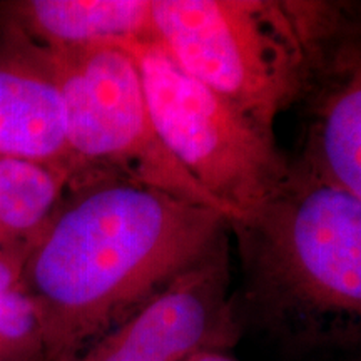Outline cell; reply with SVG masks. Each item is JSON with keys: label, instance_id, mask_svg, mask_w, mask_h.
Instances as JSON below:
<instances>
[{"label": "cell", "instance_id": "2", "mask_svg": "<svg viewBox=\"0 0 361 361\" xmlns=\"http://www.w3.org/2000/svg\"><path fill=\"white\" fill-rule=\"evenodd\" d=\"M233 231L255 323L296 350L361 343V197L296 162Z\"/></svg>", "mask_w": 361, "mask_h": 361}, {"label": "cell", "instance_id": "11", "mask_svg": "<svg viewBox=\"0 0 361 361\" xmlns=\"http://www.w3.org/2000/svg\"><path fill=\"white\" fill-rule=\"evenodd\" d=\"M24 252L0 247V361H45L40 323L24 283Z\"/></svg>", "mask_w": 361, "mask_h": 361}, {"label": "cell", "instance_id": "5", "mask_svg": "<svg viewBox=\"0 0 361 361\" xmlns=\"http://www.w3.org/2000/svg\"><path fill=\"white\" fill-rule=\"evenodd\" d=\"M116 45L134 59L149 116L171 154L221 206L229 228L250 219L290 174L276 141L189 75L157 40Z\"/></svg>", "mask_w": 361, "mask_h": 361}, {"label": "cell", "instance_id": "10", "mask_svg": "<svg viewBox=\"0 0 361 361\" xmlns=\"http://www.w3.org/2000/svg\"><path fill=\"white\" fill-rule=\"evenodd\" d=\"M74 176L32 159H0V247L25 252L66 197Z\"/></svg>", "mask_w": 361, "mask_h": 361}, {"label": "cell", "instance_id": "3", "mask_svg": "<svg viewBox=\"0 0 361 361\" xmlns=\"http://www.w3.org/2000/svg\"><path fill=\"white\" fill-rule=\"evenodd\" d=\"M157 42L178 64L274 139L305 101L353 17L324 0H151Z\"/></svg>", "mask_w": 361, "mask_h": 361}, {"label": "cell", "instance_id": "8", "mask_svg": "<svg viewBox=\"0 0 361 361\" xmlns=\"http://www.w3.org/2000/svg\"><path fill=\"white\" fill-rule=\"evenodd\" d=\"M12 157L69 169L72 186L79 179L56 85L32 57L0 35V159Z\"/></svg>", "mask_w": 361, "mask_h": 361}, {"label": "cell", "instance_id": "4", "mask_svg": "<svg viewBox=\"0 0 361 361\" xmlns=\"http://www.w3.org/2000/svg\"><path fill=\"white\" fill-rule=\"evenodd\" d=\"M0 35L32 57L56 85L67 144L79 171L75 184L116 176L204 206L224 218L218 202L157 135L141 75L128 51L116 44L44 49L16 35Z\"/></svg>", "mask_w": 361, "mask_h": 361}, {"label": "cell", "instance_id": "9", "mask_svg": "<svg viewBox=\"0 0 361 361\" xmlns=\"http://www.w3.org/2000/svg\"><path fill=\"white\" fill-rule=\"evenodd\" d=\"M0 32L44 49L157 40L151 0L2 2Z\"/></svg>", "mask_w": 361, "mask_h": 361}, {"label": "cell", "instance_id": "12", "mask_svg": "<svg viewBox=\"0 0 361 361\" xmlns=\"http://www.w3.org/2000/svg\"><path fill=\"white\" fill-rule=\"evenodd\" d=\"M194 361H238V360L231 355V351H213V353L202 355Z\"/></svg>", "mask_w": 361, "mask_h": 361}, {"label": "cell", "instance_id": "7", "mask_svg": "<svg viewBox=\"0 0 361 361\" xmlns=\"http://www.w3.org/2000/svg\"><path fill=\"white\" fill-rule=\"evenodd\" d=\"M308 101L301 168L361 197V7L329 49Z\"/></svg>", "mask_w": 361, "mask_h": 361}, {"label": "cell", "instance_id": "1", "mask_svg": "<svg viewBox=\"0 0 361 361\" xmlns=\"http://www.w3.org/2000/svg\"><path fill=\"white\" fill-rule=\"evenodd\" d=\"M228 228L213 209L124 178L72 186L22 259L45 361H74Z\"/></svg>", "mask_w": 361, "mask_h": 361}, {"label": "cell", "instance_id": "6", "mask_svg": "<svg viewBox=\"0 0 361 361\" xmlns=\"http://www.w3.org/2000/svg\"><path fill=\"white\" fill-rule=\"evenodd\" d=\"M241 324L229 295L228 238L74 361H194L231 351Z\"/></svg>", "mask_w": 361, "mask_h": 361}]
</instances>
